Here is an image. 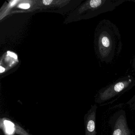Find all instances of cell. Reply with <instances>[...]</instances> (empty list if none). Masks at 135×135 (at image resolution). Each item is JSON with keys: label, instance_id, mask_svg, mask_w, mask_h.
<instances>
[{"label": "cell", "instance_id": "obj_1", "mask_svg": "<svg viewBox=\"0 0 135 135\" xmlns=\"http://www.w3.org/2000/svg\"><path fill=\"white\" fill-rule=\"evenodd\" d=\"M135 85V80L130 76L119 80L100 90L98 91L95 102L101 104L129 90Z\"/></svg>", "mask_w": 135, "mask_h": 135}, {"label": "cell", "instance_id": "obj_2", "mask_svg": "<svg viewBox=\"0 0 135 135\" xmlns=\"http://www.w3.org/2000/svg\"><path fill=\"white\" fill-rule=\"evenodd\" d=\"M102 29L98 31L99 55L101 58H106L112 53L115 48V39L110 29Z\"/></svg>", "mask_w": 135, "mask_h": 135}, {"label": "cell", "instance_id": "obj_3", "mask_svg": "<svg viewBox=\"0 0 135 135\" xmlns=\"http://www.w3.org/2000/svg\"><path fill=\"white\" fill-rule=\"evenodd\" d=\"M109 124L111 129V135H132V131L129 128L126 113L120 109L113 114L110 118Z\"/></svg>", "mask_w": 135, "mask_h": 135}, {"label": "cell", "instance_id": "obj_4", "mask_svg": "<svg viewBox=\"0 0 135 135\" xmlns=\"http://www.w3.org/2000/svg\"><path fill=\"white\" fill-rule=\"evenodd\" d=\"M97 106L95 105L91 107L87 117L86 135H96V116Z\"/></svg>", "mask_w": 135, "mask_h": 135}, {"label": "cell", "instance_id": "obj_5", "mask_svg": "<svg viewBox=\"0 0 135 135\" xmlns=\"http://www.w3.org/2000/svg\"><path fill=\"white\" fill-rule=\"evenodd\" d=\"M4 124L6 127H7V132H8L11 133L13 132V127H14V124H12L11 122L8 121H4Z\"/></svg>", "mask_w": 135, "mask_h": 135}, {"label": "cell", "instance_id": "obj_6", "mask_svg": "<svg viewBox=\"0 0 135 135\" xmlns=\"http://www.w3.org/2000/svg\"><path fill=\"white\" fill-rule=\"evenodd\" d=\"M126 104L129 105V107L132 110H135V95Z\"/></svg>", "mask_w": 135, "mask_h": 135}, {"label": "cell", "instance_id": "obj_7", "mask_svg": "<svg viewBox=\"0 0 135 135\" xmlns=\"http://www.w3.org/2000/svg\"><path fill=\"white\" fill-rule=\"evenodd\" d=\"M30 5L29 4H22L20 5L19 7L23 9H27L30 8Z\"/></svg>", "mask_w": 135, "mask_h": 135}, {"label": "cell", "instance_id": "obj_8", "mask_svg": "<svg viewBox=\"0 0 135 135\" xmlns=\"http://www.w3.org/2000/svg\"><path fill=\"white\" fill-rule=\"evenodd\" d=\"M7 53L11 57H13V58L15 59H17V55H16L15 54L11 52H9V51L7 52Z\"/></svg>", "mask_w": 135, "mask_h": 135}, {"label": "cell", "instance_id": "obj_9", "mask_svg": "<svg viewBox=\"0 0 135 135\" xmlns=\"http://www.w3.org/2000/svg\"><path fill=\"white\" fill-rule=\"evenodd\" d=\"M52 2V0H43V3L45 5H48L51 3Z\"/></svg>", "mask_w": 135, "mask_h": 135}, {"label": "cell", "instance_id": "obj_10", "mask_svg": "<svg viewBox=\"0 0 135 135\" xmlns=\"http://www.w3.org/2000/svg\"><path fill=\"white\" fill-rule=\"evenodd\" d=\"M4 71H5V69L1 67H1H0V73H2L4 72Z\"/></svg>", "mask_w": 135, "mask_h": 135}, {"label": "cell", "instance_id": "obj_11", "mask_svg": "<svg viewBox=\"0 0 135 135\" xmlns=\"http://www.w3.org/2000/svg\"><path fill=\"white\" fill-rule=\"evenodd\" d=\"M133 65H134V67H135V60H134V62H133Z\"/></svg>", "mask_w": 135, "mask_h": 135}]
</instances>
